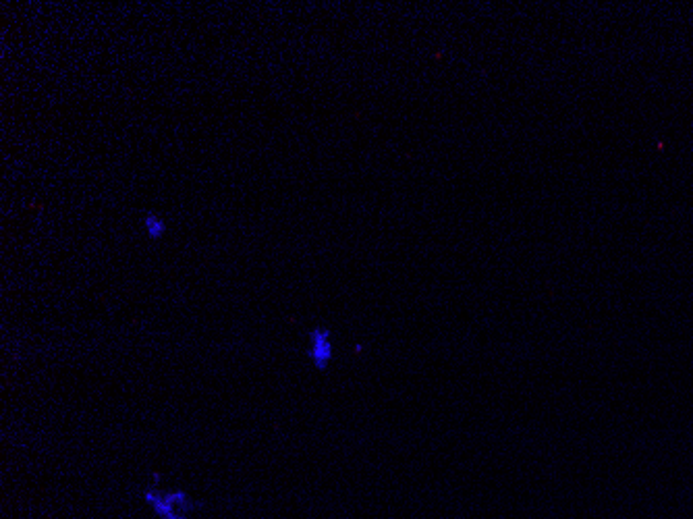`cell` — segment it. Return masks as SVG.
<instances>
[{"label":"cell","mask_w":693,"mask_h":519,"mask_svg":"<svg viewBox=\"0 0 693 519\" xmlns=\"http://www.w3.org/2000/svg\"><path fill=\"white\" fill-rule=\"evenodd\" d=\"M310 359L318 366V368H326L333 359V343H331V333L328 331H314L310 335Z\"/></svg>","instance_id":"1"},{"label":"cell","mask_w":693,"mask_h":519,"mask_svg":"<svg viewBox=\"0 0 693 519\" xmlns=\"http://www.w3.org/2000/svg\"><path fill=\"white\" fill-rule=\"evenodd\" d=\"M143 229L150 239H161L162 235L166 234L164 220L156 215H148L143 218Z\"/></svg>","instance_id":"2"}]
</instances>
